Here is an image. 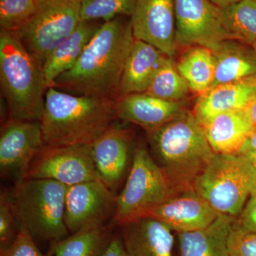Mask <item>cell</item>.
Here are the masks:
<instances>
[{
	"label": "cell",
	"mask_w": 256,
	"mask_h": 256,
	"mask_svg": "<svg viewBox=\"0 0 256 256\" xmlns=\"http://www.w3.org/2000/svg\"><path fill=\"white\" fill-rule=\"evenodd\" d=\"M134 41L130 20L118 16L102 23L73 68L60 75L50 87L116 101Z\"/></svg>",
	"instance_id": "1"
},
{
	"label": "cell",
	"mask_w": 256,
	"mask_h": 256,
	"mask_svg": "<svg viewBox=\"0 0 256 256\" xmlns=\"http://www.w3.org/2000/svg\"><path fill=\"white\" fill-rule=\"evenodd\" d=\"M146 132L152 156L175 191L193 188L195 180L215 154L193 112L186 110Z\"/></svg>",
	"instance_id": "2"
},
{
	"label": "cell",
	"mask_w": 256,
	"mask_h": 256,
	"mask_svg": "<svg viewBox=\"0 0 256 256\" xmlns=\"http://www.w3.org/2000/svg\"><path fill=\"white\" fill-rule=\"evenodd\" d=\"M118 119L114 100L48 88L41 120L46 146H90Z\"/></svg>",
	"instance_id": "3"
},
{
	"label": "cell",
	"mask_w": 256,
	"mask_h": 256,
	"mask_svg": "<svg viewBox=\"0 0 256 256\" xmlns=\"http://www.w3.org/2000/svg\"><path fill=\"white\" fill-rule=\"evenodd\" d=\"M0 82L8 119L41 122L48 89L43 68L16 34L3 30L0 32Z\"/></svg>",
	"instance_id": "4"
},
{
	"label": "cell",
	"mask_w": 256,
	"mask_h": 256,
	"mask_svg": "<svg viewBox=\"0 0 256 256\" xmlns=\"http://www.w3.org/2000/svg\"><path fill=\"white\" fill-rule=\"evenodd\" d=\"M68 186L52 180L23 178L10 190L20 228L50 244L68 236L64 220Z\"/></svg>",
	"instance_id": "5"
},
{
	"label": "cell",
	"mask_w": 256,
	"mask_h": 256,
	"mask_svg": "<svg viewBox=\"0 0 256 256\" xmlns=\"http://www.w3.org/2000/svg\"><path fill=\"white\" fill-rule=\"evenodd\" d=\"M256 182V170L250 159L215 153L193 188L218 213L235 217L242 213Z\"/></svg>",
	"instance_id": "6"
},
{
	"label": "cell",
	"mask_w": 256,
	"mask_h": 256,
	"mask_svg": "<svg viewBox=\"0 0 256 256\" xmlns=\"http://www.w3.org/2000/svg\"><path fill=\"white\" fill-rule=\"evenodd\" d=\"M176 193L148 148L138 144L124 188L117 195L116 212L110 224L118 228L144 218L154 207Z\"/></svg>",
	"instance_id": "7"
},
{
	"label": "cell",
	"mask_w": 256,
	"mask_h": 256,
	"mask_svg": "<svg viewBox=\"0 0 256 256\" xmlns=\"http://www.w3.org/2000/svg\"><path fill=\"white\" fill-rule=\"evenodd\" d=\"M82 0H40L36 13L16 34L24 46L43 67L62 42L82 22Z\"/></svg>",
	"instance_id": "8"
},
{
	"label": "cell",
	"mask_w": 256,
	"mask_h": 256,
	"mask_svg": "<svg viewBox=\"0 0 256 256\" xmlns=\"http://www.w3.org/2000/svg\"><path fill=\"white\" fill-rule=\"evenodd\" d=\"M176 46L216 50L229 40L222 10L210 0H174Z\"/></svg>",
	"instance_id": "9"
},
{
	"label": "cell",
	"mask_w": 256,
	"mask_h": 256,
	"mask_svg": "<svg viewBox=\"0 0 256 256\" xmlns=\"http://www.w3.org/2000/svg\"><path fill=\"white\" fill-rule=\"evenodd\" d=\"M117 195L100 180L68 186L64 220L70 234L108 225L114 218Z\"/></svg>",
	"instance_id": "10"
},
{
	"label": "cell",
	"mask_w": 256,
	"mask_h": 256,
	"mask_svg": "<svg viewBox=\"0 0 256 256\" xmlns=\"http://www.w3.org/2000/svg\"><path fill=\"white\" fill-rule=\"evenodd\" d=\"M24 178L54 180L68 186L100 180L90 146H44L32 162Z\"/></svg>",
	"instance_id": "11"
},
{
	"label": "cell",
	"mask_w": 256,
	"mask_h": 256,
	"mask_svg": "<svg viewBox=\"0 0 256 256\" xmlns=\"http://www.w3.org/2000/svg\"><path fill=\"white\" fill-rule=\"evenodd\" d=\"M40 121L8 119L0 134V173L15 182L26 176L28 168L44 146Z\"/></svg>",
	"instance_id": "12"
},
{
	"label": "cell",
	"mask_w": 256,
	"mask_h": 256,
	"mask_svg": "<svg viewBox=\"0 0 256 256\" xmlns=\"http://www.w3.org/2000/svg\"><path fill=\"white\" fill-rule=\"evenodd\" d=\"M133 36L173 58L176 50L174 0H138L130 16Z\"/></svg>",
	"instance_id": "13"
},
{
	"label": "cell",
	"mask_w": 256,
	"mask_h": 256,
	"mask_svg": "<svg viewBox=\"0 0 256 256\" xmlns=\"http://www.w3.org/2000/svg\"><path fill=\"white\" fill-rule=\"evenodd\" d=\"M194 188L178 192L154 207L148 216L160 220L176 233L205 228L220 216Z\"/></svg>",
	"instance_id": "14"
},
{
	"label": "cell",
	"mask_w": 256,
	"mask_h": 256,
	"mask_svg": "<svg viewBox=\"0 0 256 256\" xmlns=\"http://www.w3.org/2000/svg\"><path fill=\"white\" fill-rule=\"evenodd\" d=\"M98 176L114 193L124 181L134 150L128 130L112 126L90 144Z\"/></svg>",
	"instance_id": "15"
},
{
	"label": "cell",
	"mask_w": 256,
	"mask_h": 256,
	"mask_svg": "<svg viewBox=\"0 0 256 256\" xmlns=\"http://www.w3.org/2000/svg\"><path fill=\"white\" fill-rule=\"evenodd\" d=\"M126 256H172V230L160 220L144 217L118 227Z\"/></svg>",
	"instance_id": "16"
},
{
	"label": "cell",
	"mask_w": 256,
	"mask_h": 256,
	"mask_svg": "<svg viewBox=\"0 0 256 256\" xmlns=\"http://www.w3.org/2000/svg\"><path fill=\"white\" fill-rule=\"evenodd\" d=\"M114 104L118 119L146 131L160 127L186 110L182 102L163 100L146 92L120 96Z\"/></svg>",
	"instance_id": "17"
},
{
	"label": "cell",
	"mask_w": 256,
	"mask_h": 256,
	"mask_svg": "<svg viewBox=\"0 0 256 256\" xmlns=\"http://www.w3.org/2000/svg\"><path fill=\"white\" fill-rule=\"evenodd\" d=\"M256 97V78L220 84L200 95L193 114L202 124L218 114L244 110Z\"/></svg>",
	"instance_id": "18"
},
{
	"label": "cell",
	"mask_w": 256,
	"mask_h": 256,
	"mask_svg": "<svg viewBox=\"0 0 256 256\" xmlns=\"http://www.w3.org/2000/svg\"><path fill=\"white\" fill-rule=\"evenodd\" d=\"M235 220L220 214L205 228L178 233L180 256H230L228 237Z\"/></svg>",
	"instance_id": "19"
},
{
	"label": "cell",
	"mask_w": 256,
	"mask_h": 256,
	"mask_svg": "<svg viewBox=\"0 0 256 256\" xmlns=\"http://www.w3.org/2000/svg\"><path fill=\"white\" fill-rule=\"evenodd\" d=\"M202 126L214 153L224 154H238L255 128L244 109L218 114Z\"/></svg>",
	"instance_id": "20"
},
{
	"label": "cell",
	"mask_w": 256,
	"mask_h": 256,
	"mask_svg": "<svg viewBox=\"0 0 256 256\" xmlns=\"http://www.w3.org/2000/svg\"><path fill=\"white\" fill-rule=\"evenodd\" d=\"M166 57L156 46L134 38L124 65L120 97L146 92L156 69Z\"/></svg>",
	"instance_id": "21"
},
{
	"label": "cell",
	"mask_w": 256,
	"mask_h": 256,
	"mask_svg": "<svg viewBox=\"0 0 256 256\" xmlns=\"http://www.w3.org/2000/svg\"><path fill=\"white\" fill-rule=\"evenodd\" d=\"M246 45L227 40L213 52L216 72L212 87L256 78V52Z\"/></svg>",
	"instance_id": "22"
},
{
	"label": "cell",
	"mask_w": 256,
	"mask_h": 256,
	"mask_svg": "<svg viewBox=\"0 0 256 256\" xmlns=\"http://www.w3.org/2000/svg\"><path fill=\"white\" fill-rule=\"evenodd\" d=\"M101 25L98 21H82L48 56L42 67L48 88L60 75L73 68Z\"/></svg>",
	"instance_id": "23"
},
{
	"label": "cell",
	"mask_w": 256,
	"mask_h": 256,
	"mask_svg": "<svg viewBox=\"0 0 256 256\" xmlns=\"http://www.w3.org/2000/svg\"><path fill=\"white\" fill-rule=\"evenodd\" d=\"M176 68L191 90L201 95L212 87L214 80L216 62L213 50L204 46L188 47L178 60Z\"/></svg>",
	"instance_id": "24"
},
{
	"label": "cell",
	"mask_w": 256,
	"mask_h": 256,
	"mask_svg": "<svg viewBox=\"0 0 256 256\" xmlns=\"http://www.w3.org/2000/svg\"><path fill=\"white\" fill-rule=\"evenodd\" d=\"M114 227L84 229L50 244L54 256H102L114 237Z\"/></svg>",
	"instance_id": "25"
},
{
	"label": "cell",
	"mask_w": 256,
	"mask_h": 256,
	"mask_svg": "<svg viewBox=\"0 0 256 256\" xmlns=\"http://www.w3.org/2000/svg\"><path fill=\"white\" fill-rule=\"evenodd\" d=\"M222 10L229 40L254 44L256 40V0H240Z\"/></svg>",
	"instance_id": "26"
},
{
	"label": "cell",
	"mask_w": 256,
	"mask_h": 256,
	"mask_svg": "<svg viewBox=\"0 0 256 256\" xmlns=\"http://www.w3.org/2000/svg\"><path fill=\"white\" fill-rule=\"evenodd\" d=\"M190 90L188 82L178 73L173 58L168 56L156 69L146 92L163 100L182 102Z\"/></svg>",
	"instance_id": "27"
},
{
	"label": "cell",
	"mask_w": 256,
	"mask_h": 256,
	"mask_svg": "<svg viewBox=\"0 0 256 256\" xmlns=\"http://www.w3.org/2000/svg\"><path fill=\"white\" fill-rule=\"evenodd\" d=\"M138 0H82V21L108 22L122 16H132Z\"/></svg>",
	"instance_id": "28"
},
{
	"label": "cell",
	"mask_w": 256,
	"mask_h": 256,
	"mask_svg": "<svg viewBox=\"0 0 256 256\" xmlns=\"http://www.w3.org/2000/svg\"><path fill=\"white\" fill-rule=\"evenodd\" d=\"M40 0H0V26L18 34L36 13Z\"/></svg>",
	"instance_id": "29"
},
{
	"label": "cell",
	"mask_w": 256,
	"mask_h": 256,
	"mask_svg": "<svg viewBox=\"0 0 256 256\" xmlns=\"http://www.w3.org/2000/svg\"><path fill=\"white\" fill-rule=\"evenodd\" d=\"M20 229L10 191L3 190L0 194V252L12 245L18 238Z\"/></svg>",
	"instance_id": "30"
},
{
	"label": "cell",
	"mask_w": 256,
	"mask_h": 256,
	"mask_svg": "<svg viewBox=\"0 0 256 256\" xmlns=\"http://www.w3.org/2000/svg\"><path fill=\"white\" fill-rule=\"evenodd\" d=\"M228 246L230 256H256V232L242 230L234 224Z\"/></svg>",
	"instance_id": "31"
},
{
	"label": "cell",
	"mask_w": 256,
	"mask_h": 256,
	"mask_svg": "<svg viewBox=\"0 0 256 256\" xmlns=\"http://www.w3.org/2000/svg\"><path fill=\"white\" fill-rule=\"evenodd\" d=\"M18 238L12 245L4 252H0V256H54L50 249L47 254H43L38 248L32 237L26 229L20 228Z\"/></svg>",
	"instance_id": "32"
},
{
	"label": "cell",
	"mask_w": 256,
	"mask_h": 256,
	"mask_svg": "<svg viewBox=\"0 0 256 256\" xmlns=\"http://www.w3.org/2000/svg\"><path fill=\"white\" fill-rule=\"evenodd\" d=\"M238 228L247 232H256V192H254L242 208L240 217L234 223Z\"/></svg>",
	"instance_id": "33"
},
{
	"label": "cell",
	"mask_w": 256,
	"mask_h": 256,
	"mask_svg": "<svg viewBox=\"0 0 256 256\" xmlns=\"http://www.w3.org/2000/svg\"><path fill=\"white\" fill-rule=\"evenodd\" d=\"M102 256H126L124 244L119 233L114 234L110 244Z\"/></svg>",
	"instance_id": "34"
},
{
	"label": "cell",
	"mask_w": 256,
	"mask_h": 256,
	"mask_svg": "<svg viewBox=\"0 0 256 256\" xmlns=\"http://www.w3.org/2000/svg\"><path fill=\"white\" fill-rule=\"evenodd\" d=\"M256 152V127L254 128L252 132L250 133L240 150L238 154L246 156V158L250 159V158Z\"/></svg>",
	"instance_id": "35"
},
{
	"label": "cell",
	"mask_w": 256,
	"mask_h": 256,
	"mask_svg": "<svg viewBox=\"0 0 256 256\" xmlns=\"http://www.w3.org/2000/svg\"><path fill=\"white\" fill-rule=\"evenodd\" d=\"M246 114L248 117L252 121L254 127H256V97L254 100L250 101V104H248L244 109Z\"/></svg>",
	"instance_id": "36"
},
{
	"label": "cell",
	"mask_w": 256,
	"mask_h": 256,
	"mask_svg": "<svg viewBox=\"0 0 256 256\" xmlns=\"http://www.w3.org/2000/svg\"><path fill=\"white\" fill-rule=\"evenodd\" d=\"M210 1L220 9H224V8L238 2L240 0H210Z\"/></svg>",
	"instance_id": "37"
},
{
	"label": "cell",
	"mask_w": 256,
	"mask_h": 256,
	"mask_svg": "<svg viewBox=\"0 0 256 256\" xmlns=\"http://www.w3.org/2000/svg\"><path fill=\"white\" fill-rule=\"evenodd\" d=\"M250 161H252V165L256 170V152L250 158Z\"/></svg>",
	"instance_id": "38"
},
{
	"label": "cell",
	"mask_w": 256,
	"mask_h": 256,
	"mask_svg": "<svg viewBox=\"0 0 256 256\" xmlns=\"http://www.w3.org/2000/svg\"><path fill=\"white\" fill-rule=\"evenodd\" d=\"M252 48H254V50H255L256 52V42H254V44H252Z\"/></svg>",
	"instance_id": "39"
},
{
	"label": "cell",
	"mask_w": 256,
	"mask_h": 256,
	"mask_svg": "<svg viewBox=\"0 0 256 256\" xmlns=\"http://www.w3.org/2000/svg\"><path fill=\"white\" fill-rule=\"evenodd\" d=\"M254 192H256V182L255 188H254Z\"/></svg>",
	"instance_id": "40"
}]
</instances>
